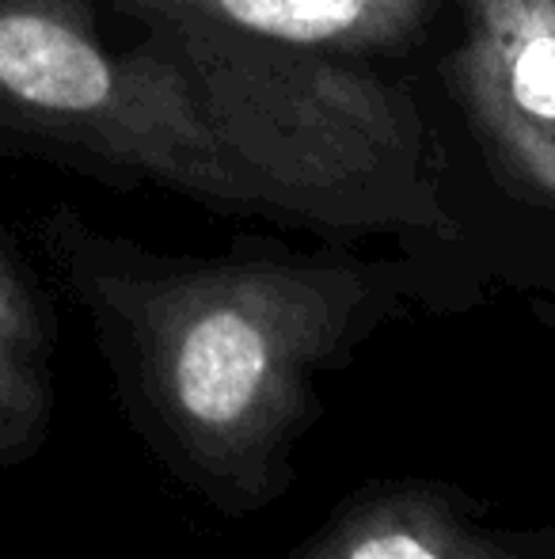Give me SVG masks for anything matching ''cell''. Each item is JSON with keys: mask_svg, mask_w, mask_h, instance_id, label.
Returning <instances> with one entry per match:
<instances>
[{"mask_svg": "<svg viewBox=\"0 0 555 559\" xmlns=\"http://www.w3.org/2000/svg\"><path fill=\"white\" fill-rule=\"evenodd\" d=\"M43 240L179 461L221 495H263L312 412V377L373 301L362 271L312 263H156L69 214Z\"/></svg>", "mask_w": 555, "mask_h": 559, "instance_id": "cell-1", "label": "cell"}, {"mask_svg": "<svg viewBox=\"0 0 555 559\" xmlns=\"http://www.w3.org/2000/svg\"><path fill=\"white\" fill-rule=\"evenodd\" d=\"M0 148L160 179L198 202L260 210L183 69L145 35L114 50L96 0H0Z\"/></svg>", "mask_w": 555, "mask_h": 559, "instance_id": "cell-3", "label": "cell"}, {"mask_svg": "<svg viewBox=\"0 0 555 559\" xmlns=\"http://www.w3.org/2000/svg\"><path fill=\"white\" fill-rule=\"evenodd\" d=\"M50 412V335L31 271L0 228V461L27 453Z\"/></svg>", "mask_w": 555, "mask_h": 559, "instance_id": "cell-7", "label": "cell"}, {"mask_svg": "<svg viewBox=\"0 0 555 559\" xmlns=\"http://www.w3.org/2000/svg\"><path fill=\"white\" fill-rule=\"evenodd\" d=\"M293 559H514L430 487H381L342 507Z\"/></svg>", "mask_w": 555, "mask_h": 559, "instance_id": "cell-6", "label": "cell"}, {"mask_svg": "<svg viewBox=\"0 0 555 559\" xmlns=\"http://www.w3.org/2000/svg\"><path fill=\"white\" fill-rule=\"evenodd\" d=\"M137 23L194 20L301 50H385L422 27L437 0H111Z\"/></svg>", "mask_w": 555, "mask_h": 559, "instance_id": "cell-5", "label": "cell"}, {"mask_svg": "<svg viewBox=\"0 0 555 559\" xmlns=\"http://www.w3.org/2000/svg\"><path fill=\"white\" fill-rule=\"evenodd\" d=\"M145 31L260 187L263 214L342 228L445 225L422 118L385 76L194 20Z\"/></svg>", "mask_w": 555, "mask_h": 559, "instance_id": "cell-2", "label": "cell"}, {"mask_svg": "<svg viewBox=\"0 0 555 559\" xmlns=\"http://www.w3.org/2000/svg\"><path fill=\"white\" fill-rule=\"evenodd\" d=\"M457 81L498 168L555 206V0H468Z\"/></svg>", "mask_w": 555, "mask_h": 559, "instance_id": "cell-4", "label": "cell"}]
</instances>
